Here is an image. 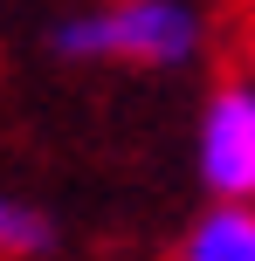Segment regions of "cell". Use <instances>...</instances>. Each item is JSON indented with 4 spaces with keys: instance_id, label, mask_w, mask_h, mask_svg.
Instances as JSON below:
<instances>
[{
    "instance_id": "cell-1",
    "label": "cell",
    "mask_w": 255,
    "mask_h": 261,
    "mask_svg": "<svg viewBox=\"0 0 255 261\" xmlns=\"http://www.w3.org/2000/svg\"><path fill=\"white\" fill-rule=\"evenodd\" d=\"M62 62H124V69H187L207 48V21L193 0H104L55 21Z\"/></svg>"
},
{
    "instance_id": "cell-2",
    "label": "cell",
    "mask_w": 255,
    "mask_h": 261,
    "mask_svg": "<svg viewBox=\"0 0 255 261\" xmlns=\"http://www.w3.org/2000/svg\"><path fill=\"white\" fill-rule=\"evenodd\" d=\"M200 186L214 199L255 206V83L235 76L200 110Z\"/></svg>"
},
{
    "instance_id": "cell-3",
    "label": "cell",
    "mask_w": 255,
    "mask_h": 261,
    "mask_svg": "<svg viewBox=\"0 0 255 261\" xmlns=\"http://www.w3.org/2000/svg\"><path fill=\"white\" fill-rule=\"evenodd\" d=\"M179 261H255V206L214 199L179 241Z\"/></svg>"
},
{
    "instance_id": "cell-4",
    "label": "cell",
    "mask_w": 255,
    "mask_h": 261,
    "mask_svg": "<svg viewBox=\"0 0 255 261\" xmlns=\"http://www.w3.org/2000/svg\"><path fill=\"white\" fill-rule=\"evenodd\" d=\"M49 248H55V220L35 199L0 193V261H41Z\"/></svg>"
}]
</instances>
